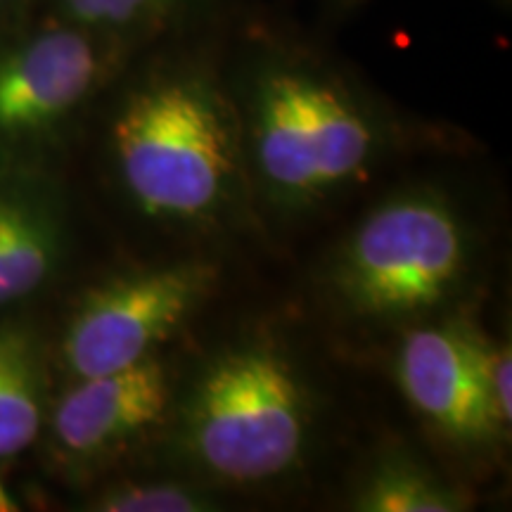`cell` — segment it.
Listing matches in <instances>:
<instances>
[{
  "label": "cell",
  "instance_id": "6da1fadb",
  "mask_svg": "<svg viewBox=\"0 0 512 512\" xmlns=\"http://www.w3.org/2000/svg\"><path fill=\"white\" fill-rule=\"evenodd\" d=\"M112 155L128 197L159 221H211L238 190V126L200 74H157L133 88L112 121Z\"/></svg>",
  "mask_w": 512,
  "mask_h": 512
},
{
  "label": "cell",
  "instance_id": "7a4b0ae2",
  "mask_svg": "<svg viewBox=\"0 0 512 512\" xmlns=\"http://www.w3.org/2000/svg\"><path fill=\"white\" fill-rule=\"evenodd\" d=\"M249 143L268 192L302 207L366 174L377 128L332 74L309 62L273 60L252 81Z\"/></svg>",
  "mask_w": 512,
  "mask_h": 512
},
{
  "label": "cell",
  "instance_id": "3957f363",
  "mask_svg": "<svg viewBox=\"0 0 512 512\" xmlns=\"http://www.w3.org/2000/svg\"><path fill=\"white\" fill-rule=\"evenodd\" d=\"M306 387L278 351L261 344L216 356L185 401L190 456L211 477L259 484L290 472L309 439Z\"/></svg>",
  "mask_w": 512,
  "mask_h": 512
},
{
  "label": "cell",
  "instance_id": "277c9868",
  "mask_svg": "<svg viewBox=\"0 0 512 512\" xmlns=\"http://www.w3.org/2000/svg\"><path fill=\"white\" fill-rule=\"evenodd\" d=\"M458 211L432 192H406L370 211L339 249L330 283L358 318L394 323L437 309L470 266Z\"/></svg>",
  "mask_w": 512,
  "mask_h": 512
},
{
  "label": "cell",
  "instance_id": "5b68a950",
  "mask_svg": "<svg viewBox=\"0 0 512 512\" xmlns=\"http://www.w3.org/2000/svg\"><path fill=\"white\" fill-rule=\"evenodd\" d=\"M219 268L178 261L114 275L83 294L64 332L62 356L76 380L136 366L214 292Z\"/></svg>",
  "mask_w": 512,
  "mask_h": 512
},
{
  "label": "cell",
  "instance_id": "8992f818",
  "mask_svg": "<svg viewBox=\"0 0 512 512\" xmlns=\"http://www.w3.org/2000/svg\"><path fill=\"white\" fill-rule=\"evenodd\" d=\"M114 41L57 22L0 46V140L53 131L102 86Z\"/></svg>",
  "mask_w": 512,
  "mask_h": 512
},
{
  "label": "cell",
  "instance_id": "52a82bcc",
  "mask_svg": "<svg viewBox=\"0 0 512 512\" xmlns=\"http://www.w3.org/2000/svg\"><path fill=\"white\" fill-rule=\"evenodd\" d=\"M486 339L465 325L408 332L396 354V380L413 411L446 439L489 444L503 422L484 380Z\"/></svg>",
  "mask_w": 512,
  "mask_h": 512
},
{
  "label": "cell",
  "instance_id": "ba28073f",
  "mask_svg": "<svg viewBox=\"0 0 512 512\" xmlns=\"http://www.w3.org/2000/svg\"><path fill=\"white\" fill-rule=\"evenodd\" d=\"M169 399V375L155 356L114 373L79 377L55 406V441L72 456H105L155 427Z\"/></svg>",
  "mask_w": 512,
  "mask_h": 512
},
{
  "label": "cell",
  "instance_id": "9c48e42d",
  "mask_svg": "<svg viewBox=\"0 0 512 512\" xmlns=\"http://www.w3.org/2000/svg\"><path fill=\"white\" fill-rule=\"evenodd\" d=\"M64 233L53 197L24 178L0 176V309L53 278Z\"/></svg>",
  "mask_w": 512,
  "mask_h": 512
},
{
  "label": "cell",
  "instance_id": "30bf717a",
  "mask_svg": "<svg viewBox=\"0 0 512 512\" xmlns=\"http://www.w3.org/2000/svg\"><path fill=\"white\" fill-rule=\"evenodd\" d=\"M351 508L358 512H458L467 498L418 460L387 453L366 472Z\"/></svg>",
  "mask_w": 512,
  "mask_h": 512
},
{
  "label": "cell",
  "instance_id": "8fae6325",
  "mask_svg": "<svg viewBox=\"0 0 512 512\" xmlns=\"http://www.w3.org/2000/svg\"><path fill=\"white\" fill-rule=\"evenodd\" d=\"M43 422L41 373L24 332L0 328V458L34 444Z\"/></svg>",
  "mask_w": 512,
  "mask_h": 512
},
{
  "label": "cell",
  "instance_id": "7c38bea8",
  "mask_svg": "<svg viewBox=\"0 0 512 512\" xmlns=\"http://www.w3.org/2000/svg\"><path fill=\"white\" fill-rule=\"evenodd\" d=\"M197 0H57V19L117 41L155 29L181 15Z\"/></svg>",
  "mask_w": 512,
  "mask_h": 512
},
{
  "label": "cell",
  "instance_id": "4fadbf2b",
  "mask_svg": "<svg viewBox=\"0 0 512 512\" xmlns=\"http://www.w3.org/2000/svg\"><path fill=\"white\" fill-rule=\"evenodd\" d=\"M93 508L102 512H207L219 508V503L207 491L183 482H138L107 491Z\"/></svg>",
  "mask_w": 512,
  "mask_h": 512
},
{
  "label": "cell",
  "instance_id": "5bb4252c",
  "mask_svg": "<svg viewBox=\"0 0 512 512\" xmlns=\"http://www.w3.org/2000/svg\"><path fill=\"white\" fill-rule=\"evenodd\" d=\"M510 349L496 347V344L486 342L484 349V380L489 389L491 401H494L498 418L503 427L510 425L512 415V392H510Z\"/></svg>",
  "mask_w": 512,
  "mask_h": 512
},
{
  "label": "cell",
  "instance_id": "9a60e30c",
  "mask_svg": "<svg viewBox=\"0 0 512 512\" xmlns=\"http://www.w3.org/2000/svg\"><path fill=\"white\" fill-rule=\"evenodd\" d=\"M15 510H19L17 498L10 494V489L5 486L3 479H0V512H15Z\"/></svg>",
  "mask_w": 512,
  "mask_h": 512
},
{
  "label": "cell",
  "instance_id": "2e32d148",
  "mask_svg": "<svg viewBox=\"0 0 512 512\" xmlns=\"http://www.w3.org/2000/svg\"><path fill=\"white\" fill-rule=\"evenodd\" d=\"M15 0H0V8H5V5H12Z\"/></svg>",
  "mask_w": 512,
  "mask_h": 512
}]
</instances>
